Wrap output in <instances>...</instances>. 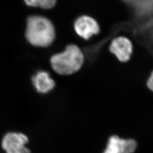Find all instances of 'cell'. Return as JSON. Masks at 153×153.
Here are the masks:
<instances>
[{
	"mask_svg": "<svg viewBox=\"0 0 153 153\" xmlns=\"http://www.w3.org/2000/svg\"><path fill=\"white\" fill-rule=\"evenodd\" d=\"M25 36L29 43L33 46L48 47L55 40V27L51 21L44 16H28Z\"/></svg>",
	"mask_w": 153,
	"mask_h": 153,
	"instance_id": "1",
	"label": "cell"
},
{
	"mask_svg": "<svg viewBox=\"0 0 153 153\" xmlns=\"http://www.w3.org/2000/svg\"><path fill=\"white\" fill-rule=\"evenodd\" d=\"M85 56L75 44L66 46L63 52L53 55L50 60L53 70L60 75H71L79 71L83 65Z\"/></svg>",
	"mask_w": 153,
	"mask_h": 153,
	"instance_id": "2",
	"label": "cell"
},
{
	"mask_svg": "<svg viewBox=\"0 0 153 153\" xmlns=\"http://www.w3.org/2000/svg\"><path fill=\"white\" fill-rule=\"evenodd\" d=\"M109 51L117 61L122 64L127 63L131 60L133 54L134 43L126 36H118L111 40Z\"/></svg>",
	"mask_w": 153,
	"mask_h": 153,
	"instance_id": "3",
	"label": "cell"
},
{
	"mask_svg": "<svg viewBox=\"0 0 153 153\" xmlns=\"http://www.w3.org/2000/svg\"><path fill=\"white\" fill-rule=\"evenodd\" d=\"M28 137L19 132H9L4 136L1 146L5 153H31L26 146Z\"/></svg>",
	"mask_w": 153,
	"mask_h": 153,
	"instance_id": "4",
	"label": "cell"
},
{
	"mask_svg": "<svg viewBox=\"0 0 153 153\" xmlns=\"http://www.w3.org/2000/svg\"><path fill=\"white\" fill-rule=\"evenodd\" d=\"M138 147V143L135 139L114 134L109 137L103 153H134Z\"/></svg>",
	"mask_w": 153,
	"mask_h": 153,
	"instance_id": "5",
	"label": "cell"
},
{
	"mask_svg": "<svg viewBox=\"0 0 153 153\" xmlns=\"http://www.w3.org/2000/svg\"><path fill=\"white\" fill-rule=\"evenodd\" d=\"M74 30L81 38L88 40L94 35L100 32V27L98 22L93 18L88 16H79L74 24Z\"/></svg>",
	"mask_w": 153,
	"mask_h": 153,
	"instance_id": "6",
	"label": "cell"
},
{
	"mask_svg": "<svg viewBox=\"0 0 153 153\" xmlns=\"http://www.w3.org/2000/svg\"><path fill=\"white\" fill-rule=\"evenodd\" d=\"M33 85L39 93L46 94L52 90L56 86L54 80L47 71H38L32 79Z\"/></svg>",
	"mask_w": 153,
	"mask_h": 153,
	"instance_id": "7",
	"label": "cell"
},
{
	"mask_svg": "<svg viewBox=\"0 0 153 153\" xmlns=\"http://www.w3.org/2000/svg\"><path fill=\"white\" fill-rule=\"evenodd\" d=\"M27 6L40 7L44 9H50L55 6L57 0H24Z\"/></svg>",
	"mask_w": 153,
	"mask_h": 153,
	"instance_id": "8",
	"label": "cell"
},
{
	"mask_svg": "<svg viewBox=\"0 0 153 153\" xmlns=\"http://www.w3.org/2000/svg\"><path fill=\"white\" fill-rule=\"evenodd\" d=\"M146 86L148 90L153 93V70L151 71L146 79Z\"/></svg>",
	"mask_w": 153,
	"mask_h": 153,
	"instance_id": "9",
	"label": "cell"
},
{
	"mask_svg": "<svg viewBox=\"0 0 153 153\" xmlns=\"http://www.w3.org/2000/svg\"><path fill=\"white\" fill-rule=\"evenodd\" d=\"M152 43L153 44V35H152Z\"/></svg>",
	"mask_w": 153,
	"mask_h": 153,
	"instance_id": "10",
	"label": "cell"
}]
</instances>
